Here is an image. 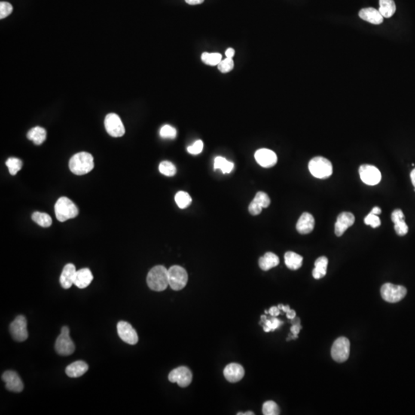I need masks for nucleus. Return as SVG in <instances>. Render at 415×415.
I'll use <instances>...</instances> for the list:
<instances>
[{"label": "nucleus", "mask_w": 415, "mask_h": 415, "mask_svg": "<svg viewBox=\"0 0 415 415\" xmlns=\"http://www.w3.org/2000/svg\"><path fill=\"white\" fill-rule=\"evenodd\" d=\"M309 169L314 177L321 179L329 178L333 173V166L331 162L322 156H317L311 159L309 163Z\"/></svg>", "instance_id": "obj_4"}, {"label": "nucleus", "mask_w": 415, "mask_h": 415, "mask_svg": "<svg viewBox=\"0 0 415 415\" xmlns=\"http://www.w3.org/2000/svg\"><path fill=\"white\" fill-rule=\"evenodd\" d=\"M410 179H411L412 184H413L415 188V169H413L410 172Z\"/></svg>", "instance_id": "obj_49"}, {"label": "nucleus", "mask_w": 415, "mask_h": 415, "mask_svg": "<svg viewBox=\"0 0 415 415\" xmlns=\"http://www.w3.org/2000/svg\"><path fill=\"white\" fill-rule=\"evenodd\" d=\"M214 169H220L223 174L230 173L234 169V163L229 162L224 158L218 156L214 161Z\"/></svg>", "instance_id": "obj_30"}, {"label": "nucleus", "mask_w": 415, "mask_h": 415, "mask_svg": "<svg viewBox=\"0 0 415 415\" xmlns=\"http://www.w3.org/2000/svg\"><path fill=\"white\" fill-rule=\"evenodd\" d=\"M169 382L177 383L181 388H185L191 384L193 380V374L187 367H177L169 373Z\"/></svg>", "instance_id": "obj_11"}, {"label": "nucleus", "mask_w": 415, "mask_h": 415, "mask_svg": "<svg viewBox=\"0 0 415 415\" xmlns=\"http://www.w3.org/2000/svg\"><path fill=\"white\" fill-rule=\"evenodd\" d=\"M280 309H279L278 306H273V307L271 308L269 311V314L272 317H277L279 316L280 315Z\"/></svg>", "instance_id": "obj_44"}, {"label": "nucleus", "mask_w": 415, "mask_h": 415, "mask_svg": "<svg viewBox=\"0 0 415 415\" xmlns=\"http://www.w3.org/2000/svg\"><path fill=\"white\" fill-rule=\"evenodd\" d=\"M12 12H13V7L10 3H0V19H3L10 16Z\"/></svg>", "instance_id": "obj_41"}, {"label": "nucleus", "mask_w": 415, "mask_h": 415, "mask_svg": "<svg viewBox=\"0 0 415 415\" xmlns=\"http://www.w3.org/2000/svg\"><path fill=\"white\" fill-rule=\"evenodd\" d=\"M159 172L166 176H174L176 174V168L173 163L169 161L162 162L159 166Z\"/></svg>", "instance_id": "obj_35"}, {"label": "nucleus", "mask_w": 415, "mask_h": 415, "mask_svg": "<svg viewBox=\"0 0 415 415\" xmlns=\"http://www.w3.org/2000/svg\"><path fill=\"white\" fill-rule=\"evenodd\" d=\"M364 223H365L367 225H371V227L375 229V228L379 227L382 222H381L380 218H379V217L377 215H374V214L370 212V213L364 218Z\"/></svg>", "instance_id": "obj_40"}, {"label": "nucleus", "mask_w": 415, "mask_h": 415, "mask_svg": "<svg viewBox=\"0 0 415 415\" xmlns=\"http://www.w3.org/2000/svg\"><path fill=\"white\" fill-rule=\"evenodd\" d=\"M382 298L389 303H396L401 301L406 294L407 289L401 285L386 283L381 288Z\"/></svg>", "instance_id": "obj_7"}, {"label": "nucleus", "mask_w": 415, "mask_h": 415, "mask_svg": "<svg viewBox=\"0 0 415 415\" xmlns=\"http://www.w3.org/2000/svg\"><path fill=\"white\" fill-rule=\"evenodd\" d=\"M117 331L120 338L126 343L129 345H135L138 342V336L136 331L129 323L126 321H120L117 325Z\"/></svg>", "instance_id": "obj_13"}, {"label": "nucleus", "mask_w": 415, "mask_h": 415, "mask_svg": "<svg viewBox=\"0 0 415 415\" xmlns=\"http://www.w3.org/2000/svg\"><path fill=\"white\" fill-rule=\"evenodd\" d=\"M32 219L39 225L43 228L50 227L53 223V220L50 215L47 213H43V212H34L32 215Z\"/></svg>", "instance_id": "obj_32"}, {"label": "nucleus", "mask_w": 415, "mask_h": 415, "mask_svg": "<svg viewBox=\"0 0 415 415\" xmlns=\"http://www.w3.org/2000/svg\"><path fill=\"white\" fill-rule=\"evenodd\" d=\"M261 322H264V326H263V329L266 332H269L271 331H275L276 330L277 328H279L281 325L283 324L282 321H281L280 320L278 319V318H275V317H273V318H271V319H268L266 315H261ZM260 323V324H261Z\"/></svg>", "instance_id": "obj_31"}, {"label": "nucleus", "mask_w": 415, "mask_h": 415, "mask_svg": "<svg viewBox=\"0 0 415 415\" xmlns=\"http://www.w3.org/2000/svg\"><path fill=\"white\" fill-rule=\"evenodd\" d=\"M55 349L56 352L62 356H68L73 353L75 345L69 337V329L68 327H62L60 335L56 339Z\"/></svg>", "instance_id": "obj_6"}, {"label": "nucleus", "mask_w": 415, "mask_h": 415, "mask_svg": "<svg viewBox=\"0 0 415 415\" xmlns=\"http://www.w3.org/2000/svg\"><path fill=\"white\" fill-rule=\"evenodd\" d=\"M27 138L29 140L32 141L35 145H41L46 139V129L40 126L32 128L28 132Z\"/></svg>", "instance_id": "obj_28"}, {"label": "nucleus", "mask_w": 415, "mask_h": 415, "mask_svg": "<svg viewBox=\"0 0 415 415\" xmlns=\"http://www.w3.org/2000/svg\"><path fill=\"white\" fill-rule=\"evenodd\" d=\"M92 280H93V275L91 271L89 269H82L77 271L75 279H74V285L79 288L83 289V288H87Z\"/></svg>", "instance_id": "obj_23"}, {"label": "nucleus", "mask_w": 415, "mask_h": 415, "mask_svg": "<svg viewBox=\"0 0 415 415\" xmlns=\"http://www.w3.org/2000/svg\"><path fill=\"white\" fill-rule=\"evenodd\" d=\"M301 325H300V324H299V321L297 323V324H294V325L291 326V331L293 334V339L297 338V334H298L299 332H300V330H301Z\"/></svg>", "instance_id": "obj_43"}, {"label": "nucleus", "mask_w": 415, "mask_h": 415, "mask_svg": "<svg viewBox=\"0 0 415 415\" xmlns=\"http://www.w3.org/2000/svg\"><path fill=\"white\" fill-rule=\"evenodd\" d=\"M76 273H77V269H76L75 266L71 263L67 264L63 268V270L61 274L60 279H59L61 286L65 289L71 288L72 285H74Z\"/></svg>", "instance_id": "obj_22"}, {"label": "nucleus", "mask_w": 415, "mask_h": 415, "mask_svg": "<svg viewBox=\"0 0 415 415\" xmlns=\"http://www.w3.org/2000/svg\"><path fill=\"white\" fill-rule=\"evenodd\" d=\"M262 412L265 415H278L280 413V410L276 403L269 401L263 404Z\"/></svg>", "instance_id": "obj_37"}, {"label": "nucleus", "mask_w": 415, "mask_h": 415, "mask_svg": "<svg viewBox=\"0 0 415 415\" xmlns=\"http://www.w3.org/2000/svg\"><path fill=\"white\" fill-rule=\"evenodd\" d=\"M147 284L150 289L163 291L167 288L169 284V272L163 266H155L147 275Z\"/></svg>", "instance_id": "obj_1"}, {"label": "nucleus", "mask_w": 415, "mask_h": 415, "mask_svg": "<svg viewBox=\"0 0 415 415\" xmlns=\"http://www.w3.org/2000/svg\"><path fill=\"white\" fill-rule=\"evenodd\" d=\"M55 214L56 218L61 222L76 218L78 215L79 209L72 201L66 197H61L55 205Z\"/></svg>", "instance_id": "obj_3"}, {"label": "nucleus", "mask_w": 415, "mask_h": 415, "mask_svg": "<svg viewBox=\"0 0 415 415\" xmlns=\"http://www.w3.org/2000/svg\"><path fill=\"white\" fill-rule=\"evenodd\" d=\"M379 12L384 18H391L396 12L394 0H379Z\"/></svg>", "instance_id": "obj_29"}, {"label": "nucleus", "mask_w": 415, "mask_h": 415, "mask_svg": "<svg viewBox=\"0 0 415 415\" xmlns=\"http://www.w3.org/2000/svg\"><path fill=\"white\" fill-rule=\"evenodd\" d=\"M89 370V366L85 361H78L69 364L65 368V373L70 378H79L83 376Z\"/></svg>", "instance_id": "obj_24"}, {"label": "nucleus", "mask_w": 415, "mask_h": 415, "mask_svg": "<svg viewBox=\"0 0 415 415\" xmlns=\"http://www.w3.org/2000/svg\"><path fill=\"white\" fill-rule=\"evenodd\" d=\"M314 228H315V218L313 215L308 212L303 213L296 224V229L301 235L309 234L314 230Z\"/></svg>", "instance_id": "obj_19"}, {"label": "nucleus", "mask_w": 415, "mask_h": 415, "mask_svg": "<svg viewBox=\"0 0 415 415\" xmlns=\"http://www.w3.org/2000/svg\"><path fill=\"white\" fill-rule=\"evenodd\" d=\"M358 16L363 20L370 22L371 24L380 25L384 21V17L379 10L371 7L360 10Z\"/></svg>", "instance_id": "obj_21"}, {"label": "nucleus", "mask_w": 415, "mask_h": 415, "mask_svg": "<svg viewBox=\"0 0 415 415\" xmlns=\"http://www.w3.org/2000/svg\"><path fill=\"white\" fill-rule=\"evenodd\" d=\"M238 415H254V413L251 411H248L247 413H238Z\"/></svg>", "instance_id": "obj_50"}, {"label": "nucleus", "mask_w": 415, "mask_h": 415, "mask_svg": "<svg viewBox=\"0 0 415 415\" xmlns=\"http://www.w3.org/2000/svg\"><path fill=\"white\" fill-rule=\"evenodd\" d=\"M303 257L293 251L285 253V262L291 270H297L303 266Z\"/></svg>", "instance_id": "obj_26"}, {"label": "nucleus", "mask_w": 415, "mask_h": 415, "mask_svg": "<svg viewBox=\"0 0 415 415\" xmlns=\"http://www.w3.org/2000/svg\"><path fill=\"white\" fill-rule=\"evenodd\" d=\"M391 221L395 224L397 235L404 236L408 233V226L404 221V215L401 209H397L391 214Z\"/></svg>", "instance_id": "obj_20"}, {"label": "nucleus", "mask_w": 415, "mask_h": 415, "mask_svg": "<svg viewBox=\"0 0 415 415\" xmlns=\"http://www.w3.org/2000/svg\"><path fill=\"white\" fill-rule=\"evenodd\" d=\"M245 370L240 364L232 363L228 364L224 369V376L229 382L236 383L243 379Z\"/></svg>", "instance_id": "obj_18"}, {"label": "nucleus", "mask_w": 415, "mask_h": 415, "mask_svg": "<svg viewBox=\"0 0 415 415\" xmlns=\"http://www.w3.org/2000/svg\"><path fill=\"white\" fill-rule=\"evenodd\" d=\"M202 60L204 63L214 66V65H218L219 64V62L222 60V57L219 53H203L202 55Z\"/></svg>", "instance_id": "obj_34"}, {"label": "nucleus", "mask_w": 415, "mask_h": 415, "mask_svg": "<svg viewBox=\"0 0 415 415\" xmlns=\"http://www.w3.org/2000/svg\"><path fill=\"white\" fill-rule=\"evenodd\" d=\"M217 66L220 72L222 73H227L233 70L234 68V61L231 58H226V59H222Z\"/></svg>", "instance_id": "obj_39"}, {"label": "nucleus", "mask_w": 415, "mask_h": 415, "mask_svg": "<svg viewBox=\"0 0 415 415\" xmlns=\"http://www.w3.org/2000/svg\"><path fill=\"white\" fill-rule=\"evenodd\" d=\"M3 381L5 382L6 388L9 391L19 393L23 390V383L17 373L13 371H7L2 376Z\"/></svg>", "instance_id": "obj_17"}, {"label": "nucleus", "mask_w": 415, "mask_h": 415, "mask_svg": "<svg viewBox=\"0 0 415 415\" xmlns=\"http://www.w3.org/2000/svg\"><path fill=\"white\" fill-rule=\"evenodd\" d=\"M355 215L351 212H342L337 216L335 226H334V233L337 237L342 236L345 231L347 230L351 226L353 225L355 223Z\"/></svg>", "instance_id": "obj_16"}, {"label": "nucleus", "mask_w": 415, "mask_h": 415, "mask_svg": "<svg viewBox=\"0 0 415 415\" xmlns=\"http://www.w3.org/2000/svg\"><path fill=\"white\" fill-rule=\"evenodd\" d=\"M226 58H231L233 59V56H235V50L233 48H229L225 51Z\"/></svg>", "instance_id": "obj_45"}, {"label": "nucleus", "mask_w": 415, "mask_h": 415, "mask_svg": "<svg viewBox=\"0 0 415 415\" xmlns=\"http://www.w3.org/2000/svg\"><path fill=\"white\" fill-rule=\"evenodd\" d=\"M6 165L9 169L10 175H16L22 167V161L17 158H10L6 162Z\"/></svg>", "instance_id": "obj_36"}, {"label": "nucleus", "mask_w": 415, "mask_h": 415, "mask_svg": "<svg viewBox=\"0 0 415 415\" xmlns=\"http://www.w3.org/2000/svg\"><path fill=\"white\" fill-rule=\"evenodd\" d=\"M169 272V284L172 289L179 291L187 285L188 276L185 269L181 266H173L168 269Z\"/></svg>", "instance_id": "obj_5"}, {"label": "nucleus", "mask_w": 415, "mask_h": 415, "mask_svg": "<svg viewBox=\"0 0 415 415\" xmlns=\"http://www.w3.org/2000/svg\"><path fill=\"white\" fill-rule=\"evenodd\" d=\"M328 259L325 256L319 257L315 262V269L312 271V275L315 279H322L327 274Z\"/></svg>", "instance_id": "obj_27"}, {"label": "nucleus", "mask_w": 415, "mask_h": 415, "mask_svg": "<svg viewBox=\"0 0 415 415\" xmlns=\"http://www.w3.org/2000/svg\"><path fill=\"white\" fill-rule=\"evenodd\" d=\"M279 258L272 252L266 253L264 256L261 257L258 261L259 267L263 271L270 270L272 268L276 267L279 264Z\"/></svg>", "instance_id": "obj_25"}, {"label": "nucleus", "mask_w": 415, "mask_h": 415, "mask_svg": "<svg viewBox=\"0 0 415 415\" xmlns=\"http://www.w3.org/2000/svg\"><path fill=\"white\" fill-rule=\"evenodd\" d=\"M10 334L16 342H24L28 338L27 321L23 315H19L11 323Z\"/></svg>", "instance_id": "obj_9"}, {"label": "nucleus", "mask_w": 415, "mask_h": 415, "mask_svg": "<svg viewBox=\"0 0 415 415\" xmlns=\"http://www.w3.org/2000/svg\"><path fill=\"white\" fill-rule=\"evenodd\" d=\"M331 357L337 362H345L350 355V342L347 337H340L334 342L331 348Z\"/></svg>", "instance_id": "obj_8"}, {"label": "nucleus", "mask_w": 415, "mask_h": 415, "mask_svg": "<svg viewBox=\"0 0 415 415\" xmlns=\"http://www.w3.org/2000/svg\"><path fill=\"white\" fill-rule=\"evenodd\" d=\"M359 174L363 182L368 185H375L382 180V174L375 166L362 165L359 168Z\"/></svg>", "instance_id": "obj_12"}, {"label": "nucleus", "mask_w": 415, "mask_h": 415, "mask_svg": "<svg viewBox=\"0 0 415 415\" xmlns=\"http://www.w3.org/2000/svg\"><path fill=\"white\" fill-rule=\"evenodd\" d=\"M202 149H203V142H202V140L196 141L195 143H193V145H190L187 148L188 153L192 155L200 154L202 152Z\"/></svg>", "instance_id": "obj_42"}, {"label": "nucleus", "mask_w": 415, "mask_h": 415, "mask_svg": "<svg viewBox=\"0 0 415 415\" xmlns=\"http://www.w3.org/2000/svg\"><path fill=\"white\" fill-rule=\"evenodd\" d=\"M371 213L374 214V215H380L382 213V209L379 207H374L372 210L371 211Z\"/></svg>", "instance_id": "obj_48"}, {"label": "nucleus", "mask_w": 415, "mask_h": 415, "mask_svg": "<svg viewBox=\"0 0 415 415\" xmlns=\"http://www.w3.org/2000/svg\"><path fill=\"white\" fill-rule=\"evenodd\" d=\"M270 203L271 200L269 196L263 192H258L250 203L248 211L252 215H259L263 208H268Z\"/></svg>", "instance_id": "obj_14"}, {"label": "nucleus", "mask_w": 415, "mask_h": 415, "mask_svg": "<svg viewBox=\"0 0 415 415\" xmlns=\"http://www.w3.org/2000/svg\"><path fill=\"white\" fill-rule=\"evenodd\" d=\"M185 2L186 4H188V5H199V4H202V3L204 2V0H185Z\"/></svg>", "instance_id": "obj_46"}, {"label": "nucleus", "mask_w": 415, "mask_h": 415, "mask_svg": "<svg viewBox=\"0 0 415 415\" xmlns=\"http://www.w3.org/2000/svg\"><path fill=\"white\" fill-rule=\"evenodd\" d=\"M175 202L177 205L179 207V209H186L192 203V198L188 193L185 192H178L175 196Z\"/></svg>", "instance_id": "obj_33"}, {"label": "nucleus", "mask_w": 415, "mask_h": 415, "mask_svg": "<svg viewBox=\"0 0 415 415\" xmlns=\"http://www.w3.org/2000/svg\"><path fill=\"white\" fill-rule=\"evenodd\" d=\"M160 136L163 138H170V139H174L176 137L177 132L176 129L169 125H165L163 127L161 128Z\"/></svg>", "instance_id": "obj_38"}, {"label": "nucleus", "mask_w": 415, "mask_h": 415, "mask_svg": "<svg viewBox=\"0 0 415 415\" xmlns=\"http://www.w3.org/2000/svg\"><path fill=\"white\" fill-rule=\"evenodd\" d=\"M68 166L71 172L75 175H86L94 168V160L92 155L82 152L71 158Z\"/></svg>", "instance_id": "obj_2"}, {"label": "nucleus", "mask_w": 415, "mask_h": 415, "mask_svg": "<svg viewBox=\"0 0 415 415\" xmlns=\"http://www.w3.org/2000/svg\"><path fill=\"white\" fill-rule=\"evenodd\" d=\"M105 128L108 135L115 138L124 135L125 127L118 115L109 113L105 119Z\"/></svg>", "instance_id": "obj_10"}, {"label": "nucleus", "mask_w": 415, "mask_h": 415, "mask_svg": "<svg viewBox=\"0 0 415 415\" xmlns=\"http://www.w3.org/2000/svg\"><path fill=\"white\" fill-rule=\"evenodd\" d=\"M286 315L287 318H288V319L293 320L296 317L295 312H294V310H291V309H290V310L287 312Z\"/></svg>", "instance_id": "obj_47"}, {"label": "nucleus", "mask_w": 415, "mask_h": 415, "mask_svg": "<svg viewBox=\"0 0 415 415\" xmlns=\"http://www.w3.org/2000/svg\"><path fill=\"white\" fill-rule=\"evenodd\" d=\"M257 163L264 168H272L276 165L278 162L277 155L272 150L268 148H261L256 151L255 154Z\"/></svg>", "instance_id": "obj_15"}]
</instances>
